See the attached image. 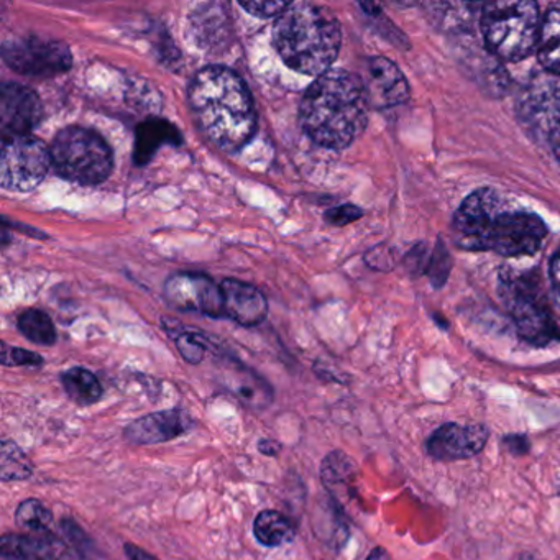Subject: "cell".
<instances>
[{"label": "cell", "mask_w": 560, "mask_h": 560, "mask_svg": "<svg viewBox=\"0 0 560 560\" xmlns=\"http://www.w3.org/2000/svg\"><path fill=\"white\" fill-rule=\"evenodd\" d=\"M254 534L264 546L280 547L293 540L296 529L290 517L280 511L265 510L255 517Z\"/></svg>", "instance_id": "cell-19"}, {"label": "cell", "mask_w": 560, "mask_h": 560, "mask_svg": "<svg viewBox=\"0 0 560 560\" xmlns=\"http://www.w3.org/2000/svg\"><path fill=\"white\" fill-rule=\"evenodd\" d=\"M65 392L71 401L81 406L93 405L103 398L104 389L100 378L83 366H73L61 375Z\"/></svg>", "instance_id": "cell-21"}, {"label": "cell", "mask_w": 560, "mask_h": 560, "mask_svg": "<svg viewBox=\"0 0 560 560\" xmlns=\"http://www.w3.org/2000/svg\"><path fill=\"white\" fill-rule=\"evenodd\" d=\"M258 451L264 455L273 457V455H278V452L281 451V445L278 444L277 441H273V439H261V441L258 442Z\"/></svg>", "instance_id": "cell-33"}, {"label": "cell", "mask_w": 560, "mask_h": 560, "mask_svg": "<svg viewBox=\"0 0 560 560\" xmlns=\"http://www.w3.org/2000/svg\"><path fill=\"white\" fill-rule=\"evenodd\" d=\"M517 560H546L542 559V557L537 556V553L534 552H524L521 553L520 559Z\"/></svg>", "instance_id": "cell-36"}, {"label": "cell", "mask_w": 560, "mask_h": 560, "mask_svg": "<svg viewBox=\"0 0 560 560\" xmlns=\"http://www.w3.org/2000/svg\"><path fill=\"white\" fill-rule=\"evenodd\" d=\"M19 329L31 342L38 346H54L57 342V329L50 317L40 310H27L19 316Z\"/></svg>", "instance_id": "cell-23"}, {"label": "cell", "mask_w": 560, "mask_h": 560, "mask_svg": "<svg viewBox=\"0 0 560 560\" xmlns=\"http://www.w3.org/2000/svg\"><path fill=\"white\" fill-rule=\"evenodd\" d=\"M34 474V465L11 439H4L0 445V480L22 481Z\"/></svg>", "instance_id": "cell-22"}, {"label": "cell", "mask_w": 560, "mask_h": 560, "mask_svg": "<svg viewBox=\"0 0 560 560\" xmlns=\"http://www.w3.org/2000/svg\"><path fill=\"white\" fill-rule=\"evenodd\" d=\"M165 296L175 310L199 313L202 316H224L221 287L199 273H178L165 284Z\"/></svg>", "instance_id": "cell-10"}, {"label": "cell", "mask_w": 560, "mask_h": 560, "mask_svg": "<svg viewBox=\"0 0 560 560\" xmlns=\"http://www.w3.org/2000/svg\"><path fill=\"white\" fill-rule=\"evenodd\" d=\"M165 143L182 145L183 137L179 130L165 119L143 120L136 130L133 163L139 166L147 165Z\"/></svg>", "instance_id": "cell-18"}, {"label": "cell", "mask_w": 560, "mask_h": 560, "mask_svg": "<svg viewBox=\"0 0 560 560\" xmlns=\"http://www.w3.org/2000/svg\"><path fill=\"white\" fill-rule=\"evenodd\" d=\"M224 296V316L245 327L258 326L268 314V303L264 294L244 281L228 280L221 283Z\"/></svg>", "instance_id": "cell-16"}, {"label": "cell", "mask_w": 560, "mask_h": 560, "mask_svg": "<svg viewBox=\"0 0 560 560\" xmlns=\"http://www.w3.org/2000/svg\"><path fill=\"white\" fill-rule=\"evenodd\" d=\"M0 553L5 560H71L67 544L54 533H5L0 537Z\"/></svg>", "instance_id": "cell-15"}, {"label": "cell", "mask_w": 560, "mask_h": 560, "mask_svg": "<svg viewBox=\"0 0 560 560\" xmlns=\"http://www.w3.org/2000/svg\"><path fill=\"white\" fill-rule=\"evenodd\" d=\"M273 42L290 70L323 77L339 57L342 34L332 12L310 2H296L277 19Z\"/></svg>", "instance_id": "cell-4"}, {"label": "cell", "mask_w": 560, "mask_h": 560, "mask_svg": "<svg viewBox=\"0 0 560 560\" xmlns=\"http://www.w3.org/2000/svg\"><path fill=\"white\" fill-rule=\"evenodd\" d=\"M189 106L201 132L224 152L247 145L257 130L250 91L241 77L224 67L198 71L189 84Z\"/></svg>", "instance_id": "cell-2"}, {"label": "cell", "mask_w": 560, "mask_h": 560, "mask_svg": "<svg viewBox=\"0 0 560 560\" xmlns=\"http://www.w3.org/2000/svg\"><path fill=\"white\" fill-rule=\"evenodd\" d=\"M366 560H392L389 559L388 552L382 547H375V549L370 552V556L366 557Z\"/></svg>", "instance_id": "cell-35"}, {"label": "cell", "mask_w": 560, "mask_h": 560, "mask_svg": "<svg viewBox=\"0 0 560 560\" xmlns=\"http://www.w3.org/2000/svg\"><path fill=\"white\" fill-rule=\"evenodd\" d=\"M51 152L32 136L2 139L0 185L8 191L28 192L50 172Z\"/></svg>", "instance_id": "cell-8"}, {"label": "cell", "mask_w": 560, "mask_h": 560, "mask_svg": "<svg viewBox=\"0 0 560 560\" xmlns=\"http://www.w3.org/2000/svg\"><path fill=\"white\" fill-rule=\"evenodd\" d=\"M44 107L34 91L19 83L0 88V129L2 137L28 136L40 124Z\"/></svg>", "instance_id": "cell-11"}, {"label": "cell", "mask_w": 560, "mask_h": 560, "mask_svg": "<svg viewBox=\"0 0 560 560\" xmlns=\"http://www.w3.org/2000/svg\"><path fill=\"white\" fill-rule=\"evenodd\" d=\"M539 9L534 2H494L481 12V32L487 47L508 61L523 60L537 48Z\"/></svg>", "instance_id": "cell-5"}, {"label": "cell", "mask_w": 560, "mask_h": 560, "mask_svg": "<svg viewBox=\"0 0 560 560\" xmlns=\"http://www.w3.org/2000/svg\"><path fill=\"white\" fill-rule=\"evenodd\" d=\"M196 421L185 409H163L150 412L127 425L124 435L133 444L152 445L182 438L195 429Z\"/></svg>", "instance_id": "cell-14"}, {"label": "cell", "mask_w": 560, "mask_h": 560, "mask_svg": "<svg viewBox=\"0 0 560 560\" xmlns=\"http://www.w3.org/2000/svg\"><path fill=\"white\" fill-rule=\"evenodd\" d=\"M488 429L481 424H448L435 429L428 441L425 451L438 460H460L480 454L487 445Z\"/></svg>", "instance_id": "cell-12"}, {"label": "cell", "mask_w": 560, "mask_h": 560, "mask_svg": "<svg viewBox=\"0 0 560 560\" xmlns=\"http://www.w3.org/2000/svg\"><path fill=\"white\" fill-rule=\"evenodd\" d=\"M537 55L550 74L560 77V8L550 9L540 25Z\"/></svg>", "instance_id": "cell-20"}, {"label": "cell", "mask_w": 560, "mask_h": 560, "mask_svg": "<svg viewBox=\"0 0 560 560\" xmlns=\"http://www.w3.org/2000/svg\"><path fill=\"white\" fill-rule=\"evenodd\" d=\"M221 380L224 388L248 409L260 411L273 401V388L270 383L242 363H225Z\"/></svg>", "instance_id": "cell-17"}, {"label": "cell", "mask_w": 560, "mask_h": 560, "mask_svg": "<svg viewBox=\"0 0 560 560\" xmlns=\"http://www.w3.org/2000/svg\"><path fill=\"white\" fill-rule=\"evenodd\" d=\"M61 527H63L65 536H67L68 540L73 544L74 549L78 550V553H80V556L86 557V550L93 549V546H91V539L88 537V534L84 533V530L81 529V527L78 526L73 520H70V517H68V520L65 517V520L61 521Z\"/></svg>", "instance_id": "cell-28"}, {"label": "cell", "mask_w": 560, "mask_h": 560, "mask_svg": "<svg viewBox=\"0 0 560 560\" xmlns=\"http://www.w3.org/2000/svg\"><path fill=\"white\" fill-rule=\"evenodd\" d=\"M369 107V97L359 77L349 71L330 70L304 93L300 106L301 127L317 145L346 149L365 130Z\"/></svg>", "instance_id": "cell-3"}, {"label": "cell", "mask_w": 560, "mask_h": 560, "mask_svg": "<svg viewBox=\"0 0 560 560\" xmlns=\"http://www.w3.org/2000/svg\"><path fill=\"white\" fill-rule=\"evenodd\" d=\"M15 521L19 526L31 530L32 534L51 533L54 513L37 498H28L19 504Z\"/></svg>", "instance_id": "cell-24"}, {"label": "cell", "mask_w": 560, "mask_h": 560, "mask_svg": "<svg viewBox=\"0 0 560 560\" xmlns=\"http://www.w3.org/2000/svg\"><path fill=\"white\" fill-rule=\"evenodd\" d=\"M365 88L370 106L395 107L408 101L409 84L405 74L388 58L373 57L366 60L365 71L360 78Z\"/></svg>", "instance_id": "cell-13"}, {"label": "cell", "mask_w": 560, "mask_h": 560, "mask_svg": "<svg viewBox=\"0 0 560 560\" xmlns=\"http://www.w3.org/2000/svg\"><path fill=\"white\" fill-rule=\"evenodd\" d=\"M547 140H549L550 145H552L553 153H556L557 159L560 160V120L552 127L549 133H547Z\"/></svg>", "instance_id": "cell-34"}, {"label": "cell", "mask_w": 560, "mask_h": 560, "mask_svg": "<svg viewBox=\"0 0 560 560\" xmlns=\"http://www.w3.org/2000/svg\"><path fill=\"white\" fill-rule=\"evenodd\" d=\"M170 336L175 339L176 347L186 362L198 365L205 359L208 352L209 343L205 337L199 336L198 332H189V330H170Z\"/></svg>", "instance_id": "cell-25"}, {"label": "cell", "mask_w": 560, "mask_h": 560, "mask_svg": "<svg viewBox=\"0 0 560 560\" xmlns=\"http://www.w3.org/2000/svg\"><path fill=\"white\" fill-rule=\"evenodd\" d=\"M550 283H552L553 296L560 306V250L550 261Z\"/></svg>", "instance_id": "cell-31"}, {"label": "cell", "mask_w": 560, "mask_h": 560, "mask_svg": "<svg viewBox=\"0 0 560 560\" xmlns=\"http://www.w3.org/2000/svg\"><path fill=\"white\" fill-rule=\"evenodd\" d=\"M2 363L12 366H40L44 363V359L38 353L31 352V350L9 347L8 343H4Z\"/></svg>", "instance_id": "cell-26"}, {"label": "cell", "mask_w": 560, "mask_h": 560, "mask_svg": "<svg viewBox=\"0 0 560 560\" xmlns=\"http://www.w3.org/2000/svg\"><path fill=\"white\" fill-rule=\"evenodd\" d=\"M501 294L524 339L536 346L559 339V327L553 323L542 291L530 275H506Z\"/></svg>", "instance_id": "cell-7"}, {"label": "cell", "mask_w": 560, "mask_h": 560, "mask_svg": "<svg viewBox=\"0 0 560 560\" xmlns=\"http://www.w3.org/2000/svg\"><path fill=\"white\" fill-rule=\"evenodd\" d=\"M2 58L15 73L35 78L57 77L70 70L73 65L67 44L32 35L5 42L2 45Z\"/></svg>", "instance_id": "cell-9"}, {"label": "cell", "mask_w": 560, "mask_h": 560, "mask_svg": "<svg viewBox=\"0 0 560 560\" xmlns=\"http://www.w3.org/2000/svg\"><path fill=\"white\" fill-rule=\"evenodd\" d=\"M50 152L55 172L77 185L97 186L113 173V150L93 130L67 127L55 137Z\"/></svg>", "instance_id": "cell-6"}, {"label": "cell", "mask_w": 560, "mask_h": 560, "mask_svg": "<svg viewBox=\"0 0 560 560\" xmlns=\"http://www.w3.org/2000/svg\"><path fill=\"white\" fill-rule=\"evenodd\" d=\"M241 8L255 18L270 19L280 18L290 8V2H241Z\"/></svg>", "instance_id": "cell-27"}, {"label": "cell", "mask_w": 560, "mask_h": 560, "mask_svg": "<svg viewBox=\"0 0 560 560\" xmlns=\"http://www.w3.org/2000/svg\"><path fill=\"white\" fill-rule=\"evenodd\" d=\"M124 549H126L129 560H159L155 556H152V553L143 550L142 547L136 546V544L127 542Z\"/></svg>", "instance_id": "cell-32"}, {"label": "cell", "mask_w": 560, "mask_h": 560, "mask_svg": "<svg viewBox=\"0 0 560 560\" xmlns=\"http://www.w3.org/2000/svg\"><path fill=\"white\" fill-rule=\"evenodd\" d=\"M360 215H362V211H360L359 208L346 205L329 209V211L324 214V219H326V222H329L330 225H346L357 221Z\"/></svg>", "instance_id": "cell-29"}, {"label": "cell", "mask_w": 560, "mask_h": 560, "mask_svg": "<svg viewBox=\"0 0 560 560\" xmlns=\"http://www.w3.org/2000/svg\"><path fill=\"white\" fill-rule=\"evenodd\" d=\"M452 228L460 247L497 252L503 257L533 255L547 232L536 214L506 208L501 196L488 188L471 192L462 202Z\"/></svg>", "instance_id": "cell-1"}, {"label": "cell", "mask_w": 560, "mask_h": 560, "mask_svg": "<svg viewBox=\"0 0 560 560\" xmlns=\"http://www.w3.org/2000/svg\"><path fill=\"white\" fill-rule=\"evenodd\" d=\"M503 442L508 451L513 452V454H526L529 451V442L524 435H508L503 439Z\"/></svg>", "instance_id": "cell-30"}]
</instances>
